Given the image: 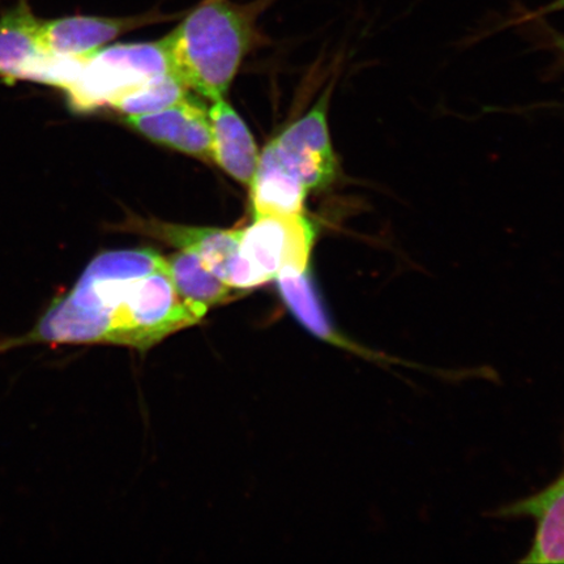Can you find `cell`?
<instances>
[{"mask_svg":"<svg viewBox=\"0 0 564 564\" xmlns=\"http://www.w3.org/2000/svg\"><path fill=\"white\" fill-rule=\"evenodd\" d=\"M330 88L314 108L271 141L281 164L310 189H323L333 185L337 161L330 144L327 108Z\"/></svg>","mask_w":564,"mask_h":564,"instance_id":"cell-5","label":"cell"},{"mask_svg":"<svg viewBox=\"0 0 564 564\" xmlns=\"http://www.w3.org/2000/svg\"><path fill=\"white\" fill-rule=\"evenodd\" d=\"M208 115L212 160L232 178L250 188L260 158L251 132L224 98L214 101Z\"/></svg>","mask_w":564,"mask_h":564,"instance_id":"cell-9","label":"cell"},{"mask_svg":"<svg viewBox=\"0 0 564 564\" xmlns=\"http://www.w3.org/2000/svg\"><path fill=\"white\" fill-rule=\"evenodd\" d=\"M554 45L561 54L564 56V35L562 34H555L554 35Z\"/></svg>","mask_w":564,"mask_h":564,"instance_id":"cell-17","label":"cell"},{"mask_svg":"<svg viewBox=\"0 0 564 564\" xmlns=\"http://www.w3.org/2000/svg\"><path fill=\"white\" fill-rule=\"evenodd\" d=\"M166 73L172 70L164 39L144 44H118L88 56L63 90L70 109L91 112L109 106L123 91Z\"/></svg>","mask_w":564,"mask_h":564,"instance_id":"cell-3","label":"cell"},{"mask_svg":"<svg viewBox=\"0 0 564 564\" xmlns=\"http://www.w3.org/2000/svg\"><path fill=\"white\" fill-rule=\"evenodd\" d=\"M314 239V225L303 214L256 218L243 230L229 285L247 291L276 279L282 270H308Z\"/></svg>","mask_w":564,"mask_h":564,"instance_id":"cell-4","label":"cell"},{"mask_svg":"<svg viewBox=\"0 0 564 564\" xmlns=\"http://www.w3.org/2000/svg\"><path fill=\"white\" fill-rule=\"evenodd\" d=\"M174 18L176 15L153 10L126 18L69 17L51 20L40 25L39 46L42 54L48 56H90L119 35Z\"/></svg>","mask_w":564,"mask_h":564,"instance_id":"cell-6","label":"cell"},{"mask_svg":"<svg viewBox=\"0 0 564 564\" xmlns=\"http://www.w3.org/2000/svg\"><path fill=\"white\" fill-rule=\"evenodd\" d=\"M499 517H531L538 523L524 563H564V470L545 490L506 506Z\"/></svg>","mask_w":564,"mask_h":564,"instance_id":"cell-8","label":"cell"},{"mask_svg":"<svg viewBox=\"0 0 564 564\" xmlns=\"http://www.w3.org/2000/svg\"><path fill=\"white\" fill-rule=\"evenodd\" d=\"M274 280L278 281L282 300L310 333L337 347L368 355V351L355 347V344L348 343L343 336L336 334L317 299L308 270L302 272L282 270Z\"/></svg>","mask_w":564,"mask_h":564,"instance_id":"cell-14","label":"cell"},{"mask_svg":"<svg viewBox=\"0 0 564 564\" xmlns=\"http://www.w3.org/2000/svg\"><path fill=\"white\" fill-rule=\"evenodd\" d=\"M151 231L178 250L196 253L208 271L229 285L239 260V245H241L243 230L156 224V229Z\"/></svg>","mask_w":564,"mask_h":564,"instance_id":"cell-11","label":"cell"},{"mask_svg":"<svg viewBox=\"0 0 564 564\" xmlns=\"http://www.w3.org/2000/svg\"><path fill=\"white\" fill-rule=\"evenodd\" d=\"M126 123L154 143L200 160H212L209 115L204 105L192 97L151 115L129 117Z\"/></svg>","mask_w":564,"mask_h":564,"instance_id":"cell-7","label":"cell"},{"mask_svg":"<svg viewBox=\"0 0 564 564\" xmlns=\"http://www.w3.org/2000/svg\"><path fill=\"white\" fill-rule=\"evenodd\" d=\"M188 97L185 84L172 73H166L123 91L109 106L124 116L135 117L171 108Z\"/></svg>","mask_w":564,"mask_h":564,"instance_id":"cell-15","label":"cell"},{"mask_svg":"<svg viewBox=\"0 0 564 564\" xmlns=\"http://www.w3.org/2000/svg\"><path fill=\"white\" fill-rule=\"evenodd\" d=\"M40 25L26 0H19L0 19V77L7 83L32 80L44 59L39 46Z\"/></svg>","mask_w":564,"mask_h":564,"instance_id":"cell-10","label":"cell"},{"mask_svg":"<svg viewBox=\"0 0 564 564\" xmlns=\"http://www.w3.org/2000/svg\"><path fill=\"white\" fill-rule=\"evenodd\" d=\"M276 0H200L164 39L172 74L212 101L227 94L259 39L258 19Z\"/></svg>","mask_w":564,"mask_h":564,"instance_id":"cell-2","label":"cell"},{"mask_svg":"<svg viewBox=\"0 0 564 564\" xmlns=\"http://www.w3.org/2000/svg\"><path fill=\"white\" fill-rule=\"evenodd\" d=\"M200 319L180 297L167 265L131 279L96 258L66 295L48 308L56 344H116L147 350Z\"/></svg>","mask_w":564,"mask_h":564,"instance_id":"cell-1","label":"cell"},{"mask_svg":"<svg viewBox=\"0 0 564 564\" xmlns=\"http://www.w3.org/2000/svg\"><path fill=\"white\" fill-rule=\"evenodd\" d=\"M564 11V0H554V2L542 7L538 12V15H546V13Z\"/></svg>","mask_w":564,"mask_h":564,"instance_id":"cell-16","label":"cell"},{"mask_svg":"<svg viewBox=\"0 0 564 564\" xmlns=\"http://www.w3.org/2000/svg\"><path fill=\"white\" fill-rule=\"evenodd\" d=\"M250 189L256 218L303 214L307 189L297 176L281 164L271 143L259 158Z\"/></svg>","mask_w":564,"mask_h":564,"instance_id":"cell-12","label":"cell"},{"mask_svg":"<svg viewBox=\"0 0 564 564\" xmlns=\"http://www.w3.org/2000/svg\"><path fill=\"white\" fill-rule=\"evenodd\" d=\"M165 260L176 292L200 321L209 308L236 300L245 292L208 271L194 252L180 250Z\"/></svg>","mask_w":564,"mask_h":564,"instance_id":"cell-13","label":"cell"}]
</instances>
